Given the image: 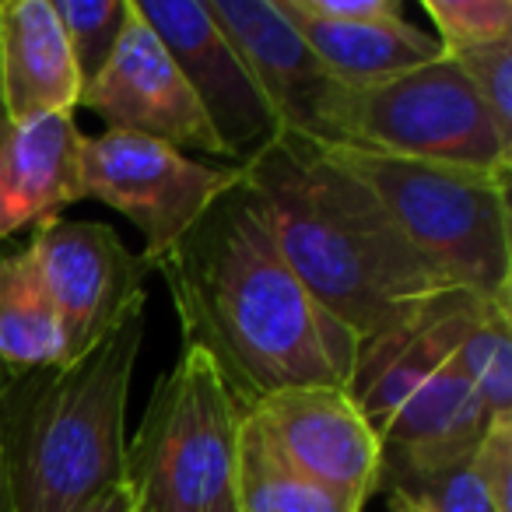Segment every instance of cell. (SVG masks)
Wrapping results in <instances>:
<instances>
[{
    "label": "cell",
    "mask_w": 512,
    "mask_h": 512,
    "mask_svg": "<svg viewBox=\"0 0 512 512\" xmlns=\"http://www.w3.org/2000/svg\"><path fill=\"white\" fill-rule=\"evenodd\" d=\"M67 341L29 249L0 253V390L32 372L67 365Z\"/></svg>",
    "instance_id": "obj_16"
},
{
    "label": "cell",
    "mask_w": 512,
    "mask_h": 512,
    "mask_svg": "<svg viewBox=\"0 0 512 512\" xmlns=\"http://www.w3.org/2000/svg\"><path fill=\"white\" fill-rule=\"evenodd\" d=\"M183 327L242 411L292 386H344L358 341L323 313L285 260L260 193L242 179L155 264Z\"/></svg>",
    "instance_id": "obj_1"
},
{
    "label": "cell",
    "mask_w": 512,
    "mask_h": 512,
    "mask_svg": "<svg viewBox=\"0 0 512 512\" xmlns=\"http://www.w3.org/2000/svg\"><path fill=\"white\" fill-rule=\"evenodd\" d=\"M246 179L242 165L193 162L155 137L102 130L81 144V190L120 211L144 235V260L155 264Z\"/></svg>",
    "instance_id": "obj_7"
},
{
    "label": "cell",
    "mask_w": 512,
    "mask_h": 512,
    "mask_svg": "<svg viewBox=\"0 0 512 512\" xmlns=\"http://www.w3.org/2000/svg\"><path fill=\"white\" fill-rule=\"evenodd\" d=\"M446 57H453V64L463 71V78L474 88L481 106L488 109L498 134L512 144V43H491V46H477V50H453V53H446Z\"/></svg>",
    "instance_id": "obj_21"
},
{
    "label": "cell",
    "mask_w": 512,
    "mask_h": 512,
    "mask_svg": "<svg viewBox=\"0 0 512 512\" xmlns=\"http://www.w3.org/2000/svg\"><path fill=\"white\" fill-rule=\"evenodd\" d=\"M491 512H512V418H491L474 453Z\"/></svg>",
    "instance_id": "obj_22"
},
{
    "label": "cell",
    "mask_w": 512,
    "mask_h": 512,
    "mask_svg": "<svg viewBox=\"0 0 512 512\" xmlns=\"http://www.w3.org/2000/svg\"><path fill=\"white\" fill-rule=\"evenodd\" d=\"M78 106L92 109L106 123V130L155 137L176 151L193 148L214 158H228L204 106L155 32L141 22L134 0L113 53L102 71L81 88Z\"/></svg>",
    "instance_id": "obj_10"
},
{
    "label": "cell",
    "mask_w": 512,
    "mask_h": 512,
    "mask_svg": "<svg viewBox=\"0 0 512 512\" xmlns=\"http://www.w3.org/2000/svg\"><path fill=\"white\" fill-rule=\"evenodd\" d=\"M81 144L85 134L74 113L46 116L25 127L0 123V242L22 228L60 218L64 207L85 200Z\"/></svg>",
    "instance_id": "obj_13"
},
{
    "label": "cell",
    "mask_w": 512,
    "mask_h": 512,
    "mask_svg": "<svg viewBox=\"0 0 512 512\" xmlns=\"http://www.w3.org/2000/svg\"><path fill=\"white\" fill-rule=\"evenodd\" d=\"M320 151L379 200L414 253L456 288L484 302H512L509 176L341 144Z\"/></svg>",
    "instance_id": "obj_4"
},
{
    "label": "cell",
    "mask_w": 512,
    "mask_h": 512,
    "mask_svg": "<svg viewBox=\"0 0 512 512\" xmlns=\"http://www.w3.org/2000/svg\"><path fill=\"white\" fill-rule=\"evenodd\" d=\"M313 148H362L414 162L512 172V144L498 134L488 109L467 85L453 57L320 92L313 109Z\"/></svg>",
    "instance_id": "obj_5"
},
{
    "label": "cell",
    "mask_w": 512,
    "mask_h": 512,
    "mask_svg": "<svg viewBox=\"0 0 512 512\" xmlns=\"http://www.w3.org/2000/svg\"><path fill=\"white\" fill-rule=\"evenodd\" d=\"M390 512H425V509L407 495H390Z\"/></svg>",
    "instance_id": "obj_26"
},
{
    "label": "cell",
    "mask_w": 512,
    "mask_h": 512,
    "mask_svg": "<svg viewBox=\"0 0 512 512\" xmlns=\"http://www.w3.org/2000/svg\"><path fill=\"white\" fill-rule=\"evenodd\" d=\"M285 18L295 25L302 43L316 57L320 71L334 85H365V81L390 78V74L411 71V67L432 64L442 57V46L435 36L421 32L418 25L404 22H369V25H341L316 22V18L295 15L281 0H274Z\"/></svg>",
    "instance_id": "obj_15"
},
{
    "label": "cell",
    "mask_w": 512,
    "mask_h": 512,
    "mask_svg": "<svg viewBox=\"0 0 512 512\" xmlns=\"http://www.w3.org/2000/svg\"><path fill=\"white\" fill-rule=\"evenodd\" d=\"M242 172L267 204L292 271L362 355L404 341L442 302L463 295L414 253L379 200L313 144L278 137Z\"/></svg>",
    "instance_id": "obj_2"
},
{
    "label": "cell",
    "mask_w": 512,
    "mask_h": 512,
    "mask_svg": "<svg viewBox=\"0 0 512 512\" xmlns=\"http://www.w3.org/2000/svg\"><path fill=\"white\" fill-rule=\"evenodd\" d=\"M144 309L88 355L0 390L11 512H74L123 484V421L144 344Z\"/></svg>",
    "instance_id": "obj_3"
},
{
    "label": "cell",
    "mask_w": 512,
    "mask_h": 512,
    "mask_svg": "<svg viewBox=\"0 0 512 512\" xmlns=\"http://www.w3.org/2000/svg\"><path fill=\"white\" fill-rule=\"evenodd\" d=\"M355 498L320 488L288 467L256 428L242 418L239 463H235V512H362Z\"/></svg>",
    "instance_id": "obj_17"
},
{
    "label": "cell",
    "mask_w": 512,
    "mask_h": 512,
    "mask_svg": "<svg viewBox=\"0 0 512 512\" xmlns=\"http://www.w3.org/2000/svg\"><path fill=\"white\" fill-rule=\"evenodd\" d=\"M242 411L218 365L200 348L155 383L141 428L123 456V484L134 512L235 509Z\"/></svg>",
    "instance_id": "obj_6"
},
{
    "label": "cell",
    "mask_w": 512,
    "mask_h": 512,
    "mask_svg": "<svg viewBox=\"0 0 512 512\" xmlns=\"http://www.w3.org/2000/svg\"><path fill=\"white\" fill-rule=\"evenodd\" d=\"M74 512H134V498H130L127 484H113V488H106L102 495H95L92 502H85Z\"/></svg>",
    "instance_id": "obj_24"
},
{
    "label": "cell",
    "mask_w": 512,
    "mask_h": 512,
    "mask_svg": "<svg viewBox=\"0 0 512 512\" xmlns=\"http://www.w3.org/2000/svg\"><path fill=\"white\" fill-rule=\"evenodd\" d=\"M421 11L446 53L512 43V0H421Z\"/></svg>",
    "instance_id": "obj_19"
},
{
    "label": "cell",
    "mask_w": 512,
    "mask_h": 512,
    "mask_svg": "<svg viewBox=\"0 0 512 512\" xmlns=\"http://www.w3.org/2000/svg\"><path fill=\"white\" fill-rule=\"evenodd\" d=\"M81 74L53 0H0V102L15 127L74 113Z\"/></svg>",
    "instance_id": "obj_14"
},
{
    "label": "cell",
    "mask_w": 512,
    "mask_h": 512,
    "mask_svg": "<svg viewBox=\"0 0 512 512\" xmlns=\"http://www.w3.org/2000/svg\"><path fill=\"white\" fill-rule=\"evenodd\" d=\"M0 512H11V491H8V467H4V446H0Z\"/></svg>",
    "instance_id": "obj_25"
},
{
    "label": "cell",
    "mask_w": 512,
    "mask_h": 512,
    "mask_svg": "<svg viewBox=\"0 0 512 512\" xmlns=\"http://www.w3.org/2000/svg\"><path fill=\"white\" fill-rule=\"evenodd\" d=\"M295 15L316 18V22L341 25H369V22H397L404 18L400 0H281Z\"/></svg>",
    "instance_id": "obj_23"
},
{
    "label": "cell",
    "mask_w": 512,
    "mask_h": 512,
    "mask_svg": "<svg viewBox=\"0 0 512 512\" xmlns=\"http://www.w3.org/2000/svg\"><path fill=\"white\" fill-rule=\"evenodd\" d=\"M256 435L302 477L334 495H376L383 439L344 386H292L246 411Z\"/></svg>",
    "instance_id": "obj_9"
},
{
    "label": "cell",
    "mask_w": 512,
    "mask_h": 512,
    "mask_svg": "<svg viewBox=\"0 0 512 512\" xmlns=\"http://www.w3.org/2000/svg\"><path fill=\"white\" fill-rule=\"evenodd\" d=\"M60 29L78 64L81 88L102 71L130 15V0H53Z\"/></svg>",
    "instance_id": "obj_18"
},
{
    "label": "cell",
    "mask_w": 512,
    "mask_h": 512,
    "mask_svg": "<svg viewBox=\"0 0 512 512\" xmlns=\"http://www.w3.org/2000/svg\"><path fill=\"white\" fill-rule=\"evenodd\" d=\"M4 120H8V116H4V102H0V123H4Z\"/></svg>",
    "instance_id": "obj_27"
},
{
    "label": "cell",
    "mask_w": 512,
    "mask_h": 512,
    "mask_svg": "<svg viewBox=\"0 0 512 512\" xmlns=\"http://www.w3.org/2000/svg\"><path fill=\"white\" fill-rule=\"evenodd\" d=\"M29 256L67 341L81 358L102 344L130 313L144 309L151 267L102 221L50 218L32 232Z\"/></svg>",
    "instance_id": "obj_8"
},
{
    "label": "cell",
    "mask_w": 512,
    "mask_h": 512,
    "mask_svg": "<svg viewBox=\"0 0 512 512\" xmlns=\"http://www.w3.org/2000/svg\"><path fill=\"white\" fill-rule=\"evenodd\" d=\"M239 64L271 106L281 137L313 141V109L327 74L274 0H204Z\"/></svg>",
    "instance_id": "obj_12"
},
{
    "label": "cell",
    "mask_w": 512,
    "mask_h": 512,
    "mask_svg": "<svg viewBox=\"0 0 512 512\" xmlns=\"http://www.w3.org/2000/svg\"><path fill=\"white\" fill-rule=\"evenodd\" d=\"M477 453V449H474ZM386 495H407L425 512H491V498L477 474L474 456L446 467L404 474L386 488Z\"/></svg>",
    "instance_id": "obj_20"
},
{
    "label": "cell",
    "mask_w": 512,
    "mask_h": 512,
    "mask_svg": "<svg viewBox=\"0 0 512 512\" xmlns=\"http://www.w3.org/2000/svg\"><path fill=\"white\" fill-rule=\"evenodd\" d=\"M141 22L158 36L172 64L204 106L228 162L246 165L281 137L271 106L228 46L204 0H134Z\"/></svg>",
    "instance_id": "obj_11"
},
{
    "label": "cell",
    "mask_w": 512,
    "mask_h": 512,
    "mask_svg": "<svg viewBox=\"0 0 512 512\" xmlns=\"http://www.w3.org/2000/svg\"><path fill=\"white\" fill-rule=\"evenodd\" d=\"M228 512H235V509H228Z\"/></svg>",
    "instance_id": "obj_28"
}]
</instances>
